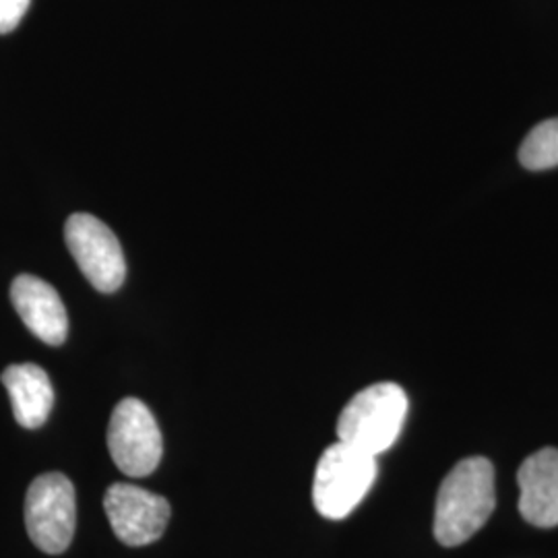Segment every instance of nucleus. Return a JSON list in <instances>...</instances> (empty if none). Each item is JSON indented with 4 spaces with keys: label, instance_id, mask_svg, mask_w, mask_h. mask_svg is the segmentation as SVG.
Instances as JSON below:
<instances>
[{
    "label": "nucleus",
    "instance_id": "9",
    "mask_svg": "<svg viewBox=\"0 0 558 558\" xmlns=\"http://www.w3.org/2000/svg\"><path fill=\"white\" fill-rule=\"evenodd\" d=\"M519 513L536 527L558 525V449L546 447L521 463Z\"/></svg>",
    "mask_w": 558,
    "mask_h": 558
},
{
    "label": "nucleus",
    "instance_id": "11",
    "mask_svg": "<svg viewBox=\"0 0 558 558\" xmlns=\"http://www.w3.org/2000/svg\"><path fill=\"white\" fill-rule=\"evenodd\" d=\"M519 161L523 168L539 172L558 166V119L536 124L519 147Z\"/></svg>",
    "mask_w": 558,
    "mask_h": 558
},
{
    "label": "nucleus",
    "instance_id": "5",
    "mask_svg": "<svg viewBox=\"0 0 558 558\" xmlns=\"http://www.w3.org/2000/svg\"><path fill=\"white\" fill-rule=\"evenodd\" d=\"M108 451L124 476L154 474L163 456L160 426L141 399L126 398L114 408L108 424Z\"/></svg>",
    "mask_w": 558,
    "mask_h": 558
},
{
    "label": "nucleus",
    "instance_id": "6",
    "mask_svg": "<svg viewBox=\"0 0 558 558\" xmlns=\"http://www.w3.org/2000/svg\"><path fill=\"white\" fill-rule=\"evenodd\" d=\"M64 240L81 274L98 292L112 294L124 283V253L104 221L92 214H75L64 223Z\"/></svg>",
    "mask_w": 558,
    "mask_h": 558
},
{
    "label": "nucleus",
    "instance_id": "7",
    "mask_svg": "<svg viewBox=\"0 0 558 558\" xmlns=\"http://www.w3.org/2000/svg\"><path fill=\"white\" fill-rule=\"evenodd\" d=\"M104 511L114 534L126 546H147L163 536L172 515L170 502L133 484H112L104 495Z\"/></svg>",
    "mask_w": 558,
    "mask_h": 558
},
{
    "label": "nucleus",
    "instance_id": "10",
    "mask_svg": "<svg viewBox=\"0 0 558 558\" xmlns=\"http://www.w3.org/2000/svg\"><path fill=\"white\" fill-rule=\"evenodd\" d=\"M2 385L11 398L13 414L23 428H40L54 405V387L38 364H11L2 373Z\"/></svg>",
    "mask_w": 558,
    "mask_h": 558
},
{
    "label": "nucleus",
    "instance_id": "3",
    "mask_svg": "<svg viewBox=\"0 0 558 558\" xmlns=\"http://www.w3.org/2000/svg\"><path fill=\"white\" fill-rule=\"evenodd\" d=\"M377 480V458L348 442H336L320 456L313 482V502L323 518H348Z\"/></svg>",
    "mask_w": 558,
    "mask_h": 558
},
{
    "label": "nucleus",
    "instance_id": "1",
    "mask_svg": "<svg viewBox=\"0 0 558 558\" xmlns=\"http://www.w3.org/2000/svg\"><path fill=\"white\" fill-rule=\"evenodd\" d=\"M497 507L495 468L490 459L468 458L440 484L435 507V538L453 548L480 532Z\"/></svg>",
    "mask_w": 558,
    "mask_h": 558
},
{
    "label": "nucleus",
    "instance_id": "12",
    "mask_svg": "<svg viewBox=\"0 0 558 558\" xmlns=\"http://www.w3.org/2000/svg\"><path fill=\"white\" fill-rule=\"evenodd\" d=\"M29 9V0H0V34L13 32Z\"/></svg>",
    "mask_w": 558,
    "mask_h": 558
},
{
    "label": "nucleus",
    "instance_id": "8",
    "mask_svg": "<svg viewBox=\"0 0 558 558\" xmlns=\"http://www.w3.org/2000/svg\"><path fill=\"white\" fill-rule=\"evenodd\" d=\"M11 302L36 338L48 345L64 343L69 336L66 308L48 281L23 274L11 286Z\"/></svg>",
    "mask_w": 558,
    "mask_h": 558
},
{
    "label": "nucleus",
    "instance_id": "2",
    "mask_svg": "<svg viewBox=\"0 0 558 558\" xmlns=\"http://www.w3.org/2000/svg\"><path fill=\"white\" fill-rule=\"evenodd\" d=\"M408 408V396L396 383L371 385L341 410L338 439L377 458L396 445Z\"/></svg>",
    "mask_w": 558,
    "mask_h": 558
},
{
    "label": "nucleus",
    "instance_id": "4",
    "mask_svg": "<svg viewBox=\"0 0 558 558\" xmlns=\"http://www.w3.org/2000/svg\"><path fill=\"white\" fill-rule=\"evenodd\" d=\"M25 527L32 542L46 555H62L75 536V486L60 472L41 474L27 488Z\"/></svg>",
    "mask_w": 558,
    "mask_h": 558
}]
</instances>
